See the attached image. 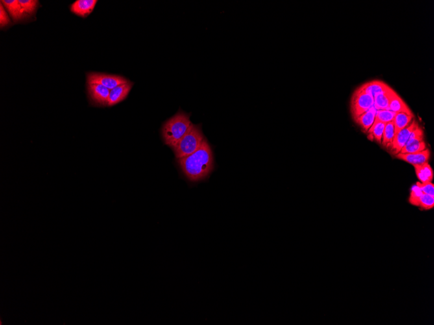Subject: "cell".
Instances as JSON below:
<instances>
[{
	"label": "cell",
	"mask_w": 434,
	"mask_h": 325,
	"mask_svg": "<svg viewBox=\"0 0 434 325\" xmlns=\"http://www.w3.org/2000/svg\"><path fill=\"white\" fill-rule=\"evenodd\" d=\"M178 162L187 180L191 182L206 180L214 169L213 150L206 138L199 149L189 156L178 159Z\"/></svg>",
	"instance_id": "6da1fadb"
},
{
	"label": "cell",
	"mask_w": 434,
	"mask_h": 325,
	"mask_svg": "<svg viewBox=\"0 0 434 325\" xmlns=\"http://www.w3.org/2000/svg\"><path fill=\"white\" fill-rule=\"evenodd\" d=\"M192 124L190 114L179 110L163 125L161 134L165 144L171 148L175 146L188 132Z\"/></svg>",
	"instance_id": "7a4b0ae2"
},
{
	"label": "cell",
	"mask_w": 434,
	"mask_h": 325,
	"mask_svg": "<svg viewBox=\"0 0 434 325\" xmlns=\"http://www.w3.org/2000/svg\"><path fill=\"white\" fill-rule=\"evenodd\" d=\"M204 139L201 125L192 124L186 134L172 148L176 158L180 159L193 154L199 149Z\"/></svg>",
	"instance_id": "3957f363"
},
{
	"label": "cell",
	"mask_w": 434,
	"mask_h": 325,
	"mask_svg": "<svg viewBox=\"0 0 434 325\" xmlns=\"http://www.w3.org/2000/svg\"><path fill=\"white\" fill-rule=\"evenodd\" d=\"M374 98L368 94L357 90L355 92L350 102L351 112L354 118L367 112L374 106Z\"/></svg>",
	"instance_id": "277c9868"
},
{
	"label": "cell",
	"mask_w": 434,
	"mask_h": 325,
	"mask_svg": "<svg viewBox=\"0 0 434 325\" xmlns=\"http://www.w3.org/2000/svg\"><path fill=\"white\" fill-rule=\"evenodd\" d=\"M128 82L129 80H126L123 76L111 75V74L91 72L87 74V84H102L110 90Z\"/></svg>",
	"instance_id": "5b68a950"
},
{
	"label": "cell",
	"mask_w": 434,
	"mask_h": 325,
	"mask_svg": "<svg viewBox=\"0 0 434 325\" xmlns=\"http://www.w3.org/2000/svg\"><path fill=\"white\" fill-rule=\"evenodd\" d=\"M426 149V144L424 140V133L422 128L418 125L412 132L408 141L401 150L400 154H415Z\"/></svg>",
	"instance_id": "8992f818"
},
{
	"label": "cell",
	"mask_w": 434,
	"mask_h": 325,
	"mask_svg": "<svg viewBox=\"0 0 434 325\" xmlns=\"http://www.w3.org/2000/svg\"><path fill=\"white\" fill-rule=\"evenodd\" d=\"M87 90L90 101L93 106H108L110 90L100 84H87Z\"/></svg>",
	"instance_id": "52a82bcc"
},
{
	"label": "cell",
	"mask_w": 434,
	"mask_h": 325,
	"mask_svg": "<svg viewBox=\"0 0 434 325\" xmlns=\"http://www.w3.org/2000/svg\"><path fill=\"white\" fill-rule=\"evenodd\" d=\"M417 126V123L413 120L408 126L396 133L393 141H392L391 149H390L392 154L396 156L400 152L403 146L406 144L407 142L408 141L412 132Z\"/></svg>",
	"instance_id": "ba28073f"
},
{
	"label": "cell",
	"mask_w": 434,
	"mask_h": 325,
	"mask_svg": "<svg viewBox=\"0 0 434 325\" xmlns=\"http://www.w3.org/2000/svg\"><path fill=\"white\" fill-rule=\"evenodd\" d=\"M134 84L129 80L126 84L119 85L110 90L108 106H112L124 101L132 90Z\"/></svg>",
	"instance_id": "9c48e42d"
},
{
	"label": "cell",
	"mask_w": 434,
	"mask_h": 325,
	"mask_svg": "<svg viewBox=\"0 0 434 325\" xmlns=\"http://www.w3.org/2000/svg\"><path fill=\"white\" fill-rule=\"evenodd\" d=\"M97 2V0H77L72 4L71 12L82 18H86L93 12Z\"/></svg>",
	"instance_id": "30bf717a"
},
{
	"label": "cell",
	"mask_w": 434,
	"mask_h": 325,
	"mask_svg": "<svg viewBox=\"0 0 434 325\" xmlns=\"http://www.w3.org/2000/svg\"><path fill=\"white\" fill-rule=\"evenodd\" d=\"M396 158L405 161L413 166L422 165L423 164L428 162L430 157V152L428 149L424 150L422 152H415V154H396Z\"/></svg>",
	"instance_id": "8fae6325"
},
{
	"label": "cell",
	"mask_w": 434,
	"mask_h": 325,
	"mask_svg": "<svg viewBox=\"0 0 434 325\" xmlns=\"http://www.w3.org/2000/svg\"><path fill=\"white\" fill-rule=\"evenodd\" d=\"M390 88L391 87L389 85L380 82V80H372V82H368L367 84L362 85L361 86L359 87L358 90L367 93L374 98L380 94L385 92Z\"/></svg>",
	"instance_id": "7c38bea8"
},
{
	"label": "cell",
	"mask_w": 434,
	"mask_h": 325,
	"mask_svg": "<svg viewBox=\"0 0 434 325\" xmlns=\"http://www.w3.org/2000/svg\"><path fill=\"white\" fill-rule=\"evenodd\" d=\"M1 3L8 10L13 20L16 22L27 17L25 13L24 12L23 8H22L18 0H4V1H1Z\"/></svg>",
	"instance_id": "4fadbf2b"
},
{
	"label": "cell",
	"mask_w": 434,
	"mask_h": 325,
	"mask_svg": "<svg viewBox=\"0 0 434 325\" xmlns=\"http://www.w3.org/2000/svg\"><path fill=\"white\" fill-rule=\"evenodd\" d=\"M377 110H378L374 108V106H372L367 112H364L363 114L355 118H354L355 121L357 122V124L359 126H361V128L365 132H368V130H370L373 124H374Z\"/></svg>",
	"instance_id": "5bb4252c"
},
{
	"label": "cell",
	"mask_w": 434,
	"mask_h": 325,
	"mask_svg": "<svg viewBox=\"0 0 434 325\" xmlns=\"http://www.w3.org/2000/svg\"><path fill=\"white\" fill-rule=\"evenodd\" d=\"M415 168L416 176L420 182L425 183L431 182L433 178V172L428 162L422 165L413 166Z\"/></svg>",
	"instance_id": "9a60e30c"
},
{
	"label": "cell",
	"mask_w": 434,
	"mask_h": 325,
	"mask_svg": "<svg viewBox=\"0 0 434 325\" xmlns=\"http://www.w3.org/2000/svg\"><path fill=\"white\" fill-rule=\"evenodd\" d=\"M388 110L395 113L405 112L407 114H413L408 106L396 92L392 96L391 100H390Z\"/></svg>",
	"instance_id": "2e32d148"
},
{
	"label": "cell",
	"mask_w": 434,
	"mask_h": 325,
	"mask_svg": "<svg viewBox=\"0 0 434 325\" xmlns=\"http://www.w3.org/2000/svg\"><path fill=\"white\" fill-rule=\"evenodd\" d=\"M413 114H409L405 112H397L396 113L392 123L394 126V132H400L408 126L412 121L413 120Z\"/></svg>",
	"instance_id": "e0dca14e"
},
{
	"label": "cell",
	"mask_w": 434,
	"mask_h": 325,
	"mask_svg": "<svg viewBox=\"0 0 434 325\" xmlns=\"http://www.w3.org/2000/svg\"><path fill=\"white\" fill-rule=\"evenodd\" d=\"M395 94L391 88L388 89L385 92L380 94L374 98V106L377 110H385L388 109L389 106L390 100H391L392 96Z\"/></svg>",
	"instance_id": "ac0fdd59"
},
{
	"label": "cell",
	"mask_w": 434,
	"mask_h": 325,
	"mask_svg": "<svg viewBox=\"0 0 434 325\" xmlns=\"http://www.w3.org/2000/svg\"><path fill=\"white\" fill-rule=\"evenodd\" d=\"M394 135L395 132H394V126L392 122L386 124L383 130L382 140H381L383 146L387 149H391Z\"/></svg>",
	"instance_id": "d6986e66"
},
{
	"label": "cell",
	"mask_w": 434,
	"mask_h": 325,
	"mask_svg": "<svg viewBox=\"0 0 434 325\" xmlns=\"http://www.w3.org/2000/svg\"><path fill=\"white\" fill-rule=\"evenodd\" d=\"M19 1L26 16H30V15L31 16L36 14L39 6V1L36 0H19Z\"/></svg>",
	"instance_id": "ffe728a7"
},
{
	"label": "cell",
	"mask_w": 434,
	"mask_h": 325,
	"mask_svg": "<svg viewBox=\"0 0 434 325\" xmlns=\"http://www.w3.org/2000/svg\"><path fill=\"white\" fill-rule=\"evenodd\" d=\"M385 124L382 122L374 121L368 132L372 135L373 138L376 140L377 142L381 143L383 130H384Z\"/></svg>",
	"instance_id": "44dd1931"
},
{
	"label": "cell",
	"mask_w": 434,
	"mask_h": 325,
	"mask_svg": "<svg viewBox=\"0 0 434 325\" xmlns=\"http://www.w3.org/2000/svg\"><path fill=\"white\" fill-rule=\"evenodd\" d=\"M395 114V112L388 109L377 110L375 121L382 122L385 124L389 123L393 120Z\"/></svg>",
	"instance_id": "7402d4cb"
},
{
	"label": "cell",
	"mask_w": 434,
	"mask_h": 325,
	"mask_svg": "<svg viewBox=\"0 0 434 325\" xmlns=\"http://www.w3.org/2000/svg\"><path fill=\"white\" fill-rule=\"evenodd\" d=\"M417 206L422 210H428L434 207V197L422 194L418 200Z\"/></svg>",
	"instance_id": "603a6c76"
},
{
	"label": "cell",
	"mask_w": 434,
	"mask_h": 325,
	"mask_svg": "<svg viewBox=\"0 0 434 325\" xmlns=\"http://www.w3.org/2000/svg\"><path fill=\"white\" fill-rule=\"evenodd\" d=\"M422 191L420 190L419 188L416 185H413L411 187V191H410V195L409 198V202L413 206H417L418 200L420 196H422Z\"/></svg>",
	"instance_id": "cb8c5ba5"
},
{
	"label": "cell",
	"mask_w": 434,
	"mask_h": 325,
	"mask_svg": "<svg viewBox=\"0 0 434 325\" xmlns=\"http://www.w3.org/2000/svg\"><path fill=\"white\" fill-rule=\"evenodd\" d=\"M420 189L422 192L434 197V184L431 182L422 183L417 182L415 184Z\"/></svg>",
	"instance_id": "d4e9b609"
},
{
	"label": "cell",
	"mask_w": 434,
	"mask_h": 325,
	"mask_svg": "<svg viewBox=\"0 0 434 325\" xmlns=\"http://www.w3.org/2000/svg\"><path fill=\"white\" fill-rule=\"evenodd\" d=\"M12 23L10 17L7 14L5 8L3 6V4H0V26L1 28L7 27Z\"/></svg>",
	"instance_id": "484cf974"
}]
</instances>
